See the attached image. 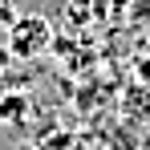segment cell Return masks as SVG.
Returning a JSON list of instances; mask_svg holds the SVG:
<instances>
[{
	"label": "cell",
	"instance_id": "cell-1",
	"mask_svg": "<svg viewBox=\"0 0 150 150\" xmlns=\"http://www.w3.org/2000/svg\"><path fill=\"white\" fill-rule=\"evenodd\" d=\"M45 45H49V25L41 16H25L21 25L12 28V45L8 49L16 53V57H37Z\"/></svg>",
	"mask_w": 150,
	"mask_h": 150
}]
</instances>
